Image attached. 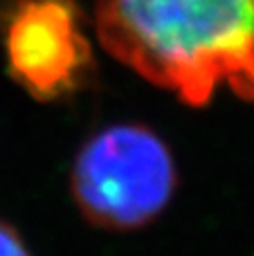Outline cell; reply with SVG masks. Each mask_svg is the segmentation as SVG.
Wrapping results in <instances>:
<instances>
[{
  "label": "cell",
  "instance_id": "obj_2",
  "mask_svg": "<svg viewBox=\"0 0 254 256\" xmlns=\"http://www.w3.org/2000/svg\"><path fill=\"white\" fill-rule=\"evenodd\" d=\"M178 168L166 142L142 124H115L79 148L70 173L76 209L106 232L151 225L174 200Z\"/></svg>",
  "mask_w": 254,
  "mask_h": 256
},
{
  "label": "cell",
  "instance_id": "obj_4",
  "mask_svg": "<svg viewBox=\"0 0 254 256\" xmlns=\"http://www.w3.org/2000/svg\"><path fill=\"white\" fill-rule=\"evenodd\" d=\"M0 256H32L20 234L2 218H0Z\"/></svg>",
  "mask_w": 254,
  "mask_h": 256
},
{
  "label": "cell",
  "instance_id": "obj_3",
  "mask_svg": "<svg viewBox=\"0 0 254 256\" xmlns=\"http://www.w3.org/2000/svg\"><path fill=\"white\" fill-rule=\"evenodd\" d=\"M7 70L38 102H54L84 86L92 50L72 0H16L4 20Z\"/></svg>",
  "mask_w": 254,
  "mask_h": 256
},
{
  "label": "cell",
  "instance_id": "obj_1",
  "mask_svg": "<svg viewBox=\"0 0 254 256\" xmlns=\"http://www.w3.org/2000/svg\"><path fill=\"white\" fill-rule=\"evenodd\" d=\"M94 32L110 56L187 106L223 88L254 102V0H97Z\"/></svg>",
  "mask_w": 254,
  "mask_h": 256
}]
</instances>
